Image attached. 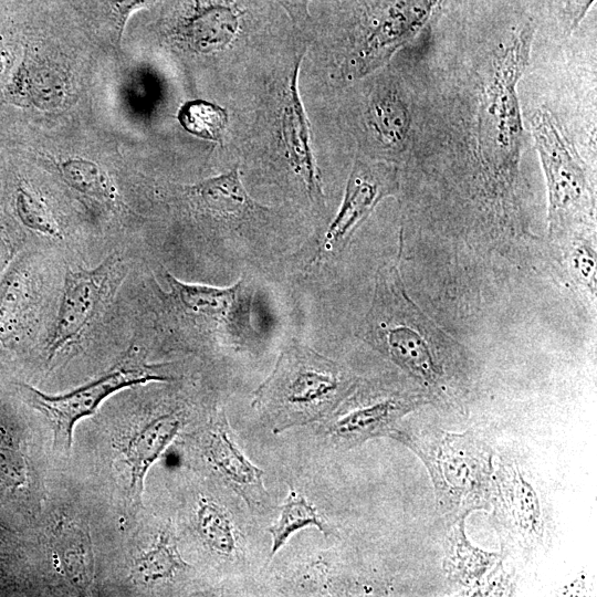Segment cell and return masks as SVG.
Listing matches in <instances>:
<instances>
[{"label": "cell", "mask_w": 597, "mask_h": 597, "mask_svg": "<svg viewBox=\"0 0 597 597\" xmlns=\"http://www.w3.org/2000/svg\"><path fill=\"white\" fill-rule=\"evenodd\" d=\"M63 180L80 193L101 202L113 203L117 190L107 172L95 161L82 157L66 158L57 163Z\"/></svg>", "instance_id": "24"}, {"label": "cell", "mask_w": 597, "mask_h": 597, "mask_svg": "<svg viewBox=\"0 0 597 597\" xmlns=\"http://www.w3.org/2000/svg\"><path fill=\"white\" fill-rule=\"evenodd\" d=\"M568 263L575 279L589 291L596 290V252L591 242L575 238L568 251Z\"/></svg>", "instance_id": "27"}, {"label": "cell", "mask_w": 597, "mask_h": 597, "mask_svg": "<svg viewBox=\"0 0 597 597\" xmlns=\"http://www.w3.org/2000/svg\"><path fill=\"white\" fill-rule=\"evenodd\" d=\"M457 522L447 538L443 566L450 579L469 586L496 564L499 555L472 546L464 534V519Z\"/></svg>", "instance_id": "20"}, {"label": "cell", "mask_w": 597, "mask_h": 597, "mask_svg": "<svg viewBox=\"0 0 597 597\" xmlns=\"http://www.w3.org/2000/svg\"><path fill=\"white\" fill-rule=\"evenodd\" d=\"M169 297L177 311L197 325L239 346L253 332L252 289L245 279L228 287L186 283L166 273Z\"/></svg>", "instance_id": "11"}, {"label": "cell", "mask_w": 597, "mask_h": 597, "mask_svg": "<svg viewBox=\"0 0 597 597\" xmlns=\"http://www.w3.org/2000/svg\"><path fill=\"white\" fill-rule=\"evenodd\" d=\"M15 209L20 220L29 229L48 238H63L61 228L49 207L23 187L18 189Z\"/></svg>", "instance_id": "26"}, {"label": "cell", "mask_w": 597, "mask_h": 597, "mask_svg": "<svg viewBox=\"0 0 597 597\" xmlns=\"http://www.w3.org/2000/svg\"><path fill=\"white\" fill-rule=\"evenodd\" d=\"M546 177L551 234L575 233L593 218V193L585 164L555 113L540 106L530 118Z\"/></svg>", "instance_id": "6"}, {"label": "cell", "mask_w": 597, "mask_h": 597, "mask_svg": "<svg viewBox=\"0 0 597 597\" xmlns=\"http://www.w3.org/2000/svg\"><path fill=\"white\" fill-rule=\"evenodd\" d=\"M303 52L285 77L279 112V148L292 178L316 208L325 206L321 175L313 153L310 124L301 101L297 77Z\"/></svg>", "instance_id": "13"}, {"label": "cell", "mask_w": 597, "mask_h": 597, "mask_svg": "<svg viewBox=\"0 0 597 597\" xmlns=\"http://www.w3.org/2000/svg\"><path fill=\"white\" fill-rule=\"evenodd\" d=\"M181 428L179 416L161 415L142 427L129 440L125 454L129 467V496L140 505L149 468L163 454Z\"/></svg>", "instance_id": "18"}, {"label": "cell", "mask_w": 597, "mask_h": 597, "mask_svg": "<svg viewBox=\"0 0 597 597\" xmlns=\"http://www.w3.org/2000/svg\"><path fill=\"white\" fill-rule=\"evenodd\" d=\"M168 379L147 365L125 360L96 380L64 394H45L25 384L20 387L27 401L49 420L55 451L65 454L72 447L75 423L92 415L108 396L134 385Z\"/></svg>", "instance_id": "8"}, {"label": "cell", "mask_w": 597, "mask_h": 597, "mask_svg": "<svg viewBox=\"0 0 597 597\" xmlns=\"http://www.w3.org/2000/svg\"><path fill=\"white\" fill-rule=\"evenodd\" d=\"M396 262L379 266L357 336L404 370L438 407L463 412L469 366L461 347L408 295Z\"/></svg>", "instance_id": "1"}, {"label": "cell", "mask_w": 597, "mask_h": 597, "mask_svg": "<svg viewBox=\"0 0 597 597\" xmlns=\"http://www.w3.org/2000/svg\"><path fill=\"white\" fill-rule=\"evenodd\" d=\"M155 1L156 0H94L97 10L113 28L118 41H121L125 24L130 14Z\"/></svg>", "instance_id": "28"}, {"label": "cell", "mask_w": 597, "mask_h": 597, "mask_svg": "<svg viewBox=\"0 0 597 597\" xmlns=\"http://www.w3.org/2000/svg\"><path fill=\"white\" fill-rule=\"evenodd\" d=\"M491 505L505 548L530 562L551 547L553 515L540 480L520 460H494Z\"/></svg>", "instance_id": "5"}, {"label": "cell", "mask_w": 597, "mask_h": 597, "mask_svg": "<svg viewBox=\"0 0 597 597\" xmlns=\"http://www.w3.org/2000/svg\"><path fill=\"white\" fill-rule=\"evenodd\" d=\"M306 526L317 527L324 536L332 535L335 532L316 506L310 503L301 493L290 489L280 507L279 519L269 527L272 537L271 556L287 542L293 533Z\"/></svg>", "instance_id": "21"}, {"label": "cell", "mask_w": 597, "mask_h": 597, "mask_svg": "<svg viewBox=\"0 0 597 597\" xmlns=\"http://www.w3.org/2000/svg\"><path fill=\"white\" fill-rule=\"evenodd\" d=\"M533 33L527 23L498 48L482 93L479 156L494 188L500 190L511 188L516 175L523 139L517 83L528 64Z\"/></svg>", "instance_id": "4"}, {"label": "cell", "mask_w": 597, "mask_h": 597, "mask_svg": "<svg viewBox=\"0 0 597 597\" xmlns=\"http://www.w3.org/2000/svg\"><path fill=\"white\" fill-rule=\"evenodd\" d=\"M360 378L311 347L287 344L253 391L252 407L273 433L320 422L352 394Z\"/></svg>", "instance_id": "2"}, {"label": "cell", "mask_w": 597, "mask_h": 597, "mask_svg": "<svg viewBox=\"0 0 597 597\" xmlns=\"http://www.w3.org/2000/svg\"><path fill=\"white\" fill-rule=\"evenodd\" d=\"M388 437L408 447L425 463L441 514L458 521L472 511L490 507L494 460L489 446L476 436L401 421Z\"/></svg>", "instance_id": "3"}, {"label": "cell", "mask_w": 597, "mask_h": 597, "mask_svg": "<svg viewBox=\"0 0 597 597\" xmlns=\"http://www.w3.org/2000/svg\"><path fill=\"white\" fill-rule=\"evenodd\" d=\"M188 564L181 558L172 533L164 530L154 545L138 556L132 568V577L139 584L167 580Z\"/></svg>", "instance_id": "22"}, {"label": "cell", "mask_w": 597, "mask_h": 597, "mask_svg": "<svg viewBox=\"0 0 597 597\" xmlns=\"http://www.w3.org/2000/svg\"><path fill=\"white\" fill-rule=\"evenodd\" d=\"M397 190L396 166L388 160L357 157L342 203L323 233L311 263L342 252L376 206Z\"/></svg>", "instance_id": "12"}, {"label": "cell", "mask_w": 597, "mask_h": 597, "mask_svg": "<svg viewBox=\"0 0 597 597\" xmlns=\"http://www.w3.org/2000/svg\"><path fill=\"white\" fill-rule=\"evenodd\" d=\"M364 118L380 153L397 154L406 147L411 119L408 104L396 86L377 85L368 97Z\"/></svg>", "instance_id": "17"}, {"label": "cell", "mask_w": 597, "mask_h": 597, "mask_svg": "<svg viewBox=\"0 0 597 597\" xmlns=\"http://www.w3.org/2000/svg\"><path fill=\"white\" fill-rule=\"evenodd\" d=\"M123 272L122 259L109 255L92 269H69L51 334L48 360L77 342L101 314Z\"/></svg>", "instance_id": "10"}, {"label": "cell", "mask_w": 597, "mask_h": 597, "mask_svg": "<svg viewBox=\"0 0 597 597\" xmlns=\"http://www.w3.org/2000/svg\"><path fill=\"white\" fill-rule=\"evenodd\" d=\"M429 404L421 390L394 381H359L344 401L322 421L325 438L341 450L388 437L404 417Z\"/></svg>", "instance_id": "7"}, {"label": "cell", "mask_w": 597, "mask_h": 597, "mask_svg": "<svg viewBox=\"0 0 597 597\" xmlns=\"http://www.w3.org/2000/svg\"><path fill=\"white\" fill-rule=\"evenodd\" d=\"M24 277L18 271H11L0 289V329L10 321L24 297Z\"/></svg>", "instance_id": "29"}, {"label": "cell", "mask_w": 597, "mask_h": 597, "mask_svg": "<svg viewBox=\"0 0 597 597\" xmlns=\"http://www.w3.org/2000/svg\"><path fill=\"white\" fill-rule=\"evenodd\" d=\"M287 13L292 22L305 28L311 21L308 0H275Z\"/></svg>", "instance_id": "30"}, {"label": "cell", "mask_w": 597, "mask_h": 597, "mask_svg": "<svg viewBox=\"0 0 597 597\" xmlns=\"http://www.w3.org/2000/svg\"><path fill=\"white\" fill-rule=\"evenodd\" d=\"M196 526L202 542L222 557H235L239 551L237 528L228 512L217 502L202 499L196 511Z\"/></svg>", "instance_id": "23"}, {"label": "cell", "mask_w": 597, "mask_h": 597, "mask_svg": "<svg viewBox=\"0 0 597 597\" xmlns=\"http://www.w3.org/2000/svg\"><path fill=\"white\" fill-rule=\"evenodd\" d=\"M191 207L227 229L241 232L253 224L265 223L271 212L256 202L244 188L238 167L228 172L182 187Z\"/></svg>", "instance_id": "16"}, {"label": "cell", "mask_w": 597, "mask_h": 597, "mask_svg": "<svg viewBox=\"0 0 597 597\" xmlns=\"http://www.w3.org/2000/svg\"><path fill=\"white\" fill-rule=\"evenodd\" d=\"M442 0H386L368 14L343 62L356 80L374 72L425 27Z\"/></svg>", "instance_id": "9"}, {"label": "cell", "mask_w": 597, "mask_h": 597, "mask_svg": "<svg viewBox=\"0 0 597 597\" xmlns=\"http://www.w3.org/2000/svg\"><path fill=\"white\" fill-rule=\"evenodd\" d=\"M202 454L213 473L239 495L251 512L271 509L265 489L264 471L256 467L240 448L223 410H216L202 434Z\"/></svg>", "instance_id": "14"}, {"label": "cell", "mask_w": 597, "mask_h": 597, "mask_svg": "<svg viewBox=\"0 0 597 597\" xmlns=\"http://www.w3.org/2000/svg\"><path fill=\"white\" fill-rule=\"evenodd\" d=\"M52 546L69 582L80 591L87 590L94 579L88 532L74 521H62L54 528Z\"/></svg>", "instance_id": "19"}, {"label": "cell", "mask_w": 597, "mask_h": 597, "mask_svg": "<svg viewBox=\"0 0 597 597\" xmlns=\"http://www.w3.org/2000/svg\"><path fill=\"white\" fill-rule=\"evenodd\" d=\"M181 127L201 139L221 142L228 125V113L220 105L206 100L185 102L177 114Z\"/></svg>", "instance_id": "25"}, {"label": "cell", "mask_w": 597, "mask_h": 597, "mask_svg": "<svg viewBox=\"0 0 597 597\" xmlns=\"http://www.w3.org/2000/svg\"><path fill=\"white\" fill-rule=\"evenodd\" d=\"M243 15L235 0H178L166 18L167 31L197 52H216L237 38Z\"/></svg>", "instance_id": "15"}]
</instances>
